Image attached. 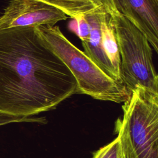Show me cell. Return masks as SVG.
Instances as JSON below:
<instances>
[{
  "label": "cell",
  "mask_w": 158,
  "mask_h": 158,
  "mask_svg": "<svg viewBox=\"0 0 158 158\" xmlns=\"http://www.w3.org/2000/svg\"><path fill=\"white\" fill-rule=\"evenodd\" d=\"M75 93V77L37 27L0 29V114L31 117Z\"/></svg>",
  "instance_id": "obj_1"
},
{
  "label": "cell",
  "mask_w": 158,
  "mask_h": 158,
  "mask_svg": "<svg viewBox=\"0 0 158 158\" xmlns=\"http://www.w3.org/2000/svg\"><path fill=\"white\" fill-rule=\"evenodd\" d=\"M39 33L70 70L77 83L78 93L117 103L126 101L130 93L123 83L106 74L85 53L74 46L58 26L37 27Z\"/></svg>",
  "instance_id": "obj_2"
},
{
  "label": "cell",
  "mask_w": 158,
  "mask_h": 158,
  "mask_svg": "<svg viewBox=\"0 0 158 158\" xmlns=\"http://www.w3.org/2000/svg\"><path fill=\"white\" fill-rule=\"evenodd\" d=\"M102 3L110 17L118 43L122 83L130 93L142 87L158 94V76L146 36L119 12L113 0H102Z\"/></svg>",
  "instance_id": "obj_3"
},
{
  "label": "cell",
  "mask_w": 158,
  "mask_h": 158,
  "mask_svg": "<svg viewBox=\"0 0 158 158\" xmlns=\"http://www.w3.org/2000/svg\"><path fill=\"white\" fill-rule=\"evenodd\" d=\"M122 107L118 119L137 158H158V94L137 87Z\"/></svg>",
  "instance_id": "obj_4"
},
{
  "label": "cell",
  "mask_w": 158,
  "mask_h": 158,
  "mask_svg": "<svg viewBox=\"0 0 158 158\" xmlns=\"http://www.w3.org/2000/svg\"><path fill=\"white\" fill-rule=\"evenodd\" d=\"M67 18L62 10L39 0H10L0 16V29L54 26Z\"/></svg>",
  "instance_id": "obj_5"
},
{
  "label": "cell",
  "mask_w": 158,
  "mask_h": 158,
  "mask_svg": "<svg viewBox=\"0 0 158 158\" xmlns=\"http://www.w3.org/2000/svg\"><path fill=\"white\" fill-rule=\"evenodd\" d=\"M120 14L147 38L158 52V0H113Z\"/></svg>",
  "instance_id": "obj_6"
},
{
  "label": "cell",
  "mask_w": 158,
  "mask_h": 158,
  "mask_svg": "<svg viewBox=\"0 0 158 158\" xmlns=\"http://www.w3.org/2000/svg\"><path fill=\"white\" fill-rule=\"evenodd\" d=\"M104 12L105 9L102 6L95 10L85 15L91 30L88 41L82 42L85 50L84 53L109 77L117 81L123 83L116 75L102 48L101 22Z\"/></svg>",
  "instance_id": "obj_7"
},
{
  "label": "cell",
  "mask_w": 158,
  "mask_h": 158,
  "mask_svg": "<svg viewBox=\"0 0 158 158\" xmlns=\"http://www.w3.org/2000/svg\"><path fill=\"white\" fill-rule=\"evenodd\" d=\"M101 29L104 51L110 62L116 75L122 82L120 75V56L118 43L110 17L106 10L101 19Z\"/></svg>",
  "instance_id": "obj_8"
},
{
  "label": "cell",
  "mask_w": 158,
  "mask_h": 158,
  "mask_svg": "<svg viewBox=\"0 0 158 158\" xmlns=\"http://www.w3.org/2000/svg\"><path fill=\"white\" fill-rule=\"evenodd\" d=\"M76 19L102 6V0H39Z\"/></svg>",
  "instance_id": "obj_9"
},
{
  "label": "cell",
  "mask_w": 158,
  "mask_h": 158,
  "mask_svg": "<svg viewBox=\"0 0 158 158\" xmlns=\"http://www.w3.org/2000/svg\"><path fill=\"white\" fill-rule=\"evenodd\" d=\"M93 158H125V152L119 135L108 144L93 154Z\"/></svg>",
  "instance_id": "obj_10"
},
{
  "label": "cell",
  "mask_w": 158,
  "mask_h": 158,
  "mask_svg": "<svg viewBox=\"0 0 158 158\" xmlns=\"http://www.w3.org/2000/svg\"><path fill=\"white\" fill-rule=\"evenodd\" d=\"M115 131L120 136L125 152V158H137L129 142L127 134L118 119L115 122Z\"/></svg>",
  "instance_id": "obj_11"
},
{
  "label": "cell",
  "mask_w": 158,
  "mask_h": 158,
  "mask_svg": "<svg viewBox=\"0 0 158 158\" xmlns=\"http://www.w3.org/2000/svg\"><path fill=\"white\" fill-rule=\"evenodd\" d=\"M37 122L40 123H45V118H33L31 117H18L10 115L4 114H0V126L14 123V122Z\"/></svg>",
  "instance_id": "obj_12"
},
{
  "label": "cell",
  "mask_w": 158,
  "mask_h": 158,
  "mask_svg": "<svg viewBox=\"0 0 158 158\" xmlns=\"http://www.w3.org/2000/svg\"><path fill=\"white\" fill-rule=\"evenodd\" d=\"M78 26V35L81 42H86L89 38L90 34V26L85 15L81 16L76 19Z\"/></svg>",
  "instance_id": "obj_13"
}]
</instances>
